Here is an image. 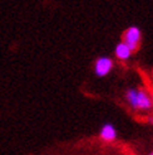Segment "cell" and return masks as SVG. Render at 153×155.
Returning <instances> with one entry per match:
<instances>
[{
  "instance_id": "5",
  "label": "cell",
  "mask_w": 153,
  "mask_h": 155,
  "mask_svg": "<svg viewBox=\"0 0 153 155\" xmlns=\"http://www.w3.org/2000/svg\"><path fill=\"white\" fill-rule=\"evenodd\" d=\"M131 54H132L131 48H129L124 42L117 44V47H116V56L119 59H128L129 57H131Z\"/></svg>"
},
{
  "instance_id": "8",
  "label": "cell",
  "mask_w": 153,
  "mask_h": 155,
  "mask_svg": "<svg viewBox=\"0 0 153 155\" xmlns=\"http://www.w3.org/2000/svg\"><path fill=\"white\" fill-rule=\"evenodd\" d=\"M152 155H153V153H152Z\"/></svg>"
},
{
  "instance_id": "2",
  "label": "cell",
  "mask_w": 153,
  "mask_h": 155,
  "mask_svg": "<svg viewBox=\"0 0 153 155\" xmlns=\"http://www.w3.org/2000/svg\"><path fill=\"white\" fill-rule=\"evenodd\" d=\"M112 68H113V61L108 57H102L97 59L94 64V72L99 77H104L112 71Z\"/></svg>"
},
{
  "instance_id": "1",
  "label": "cell",
  "mask_w": 153,
  "mask_h": 155,
  "mask_svg": "<svg viewBox=\"0 0 153 155\" xmlns=\"http://www.w3.org/2000/svg\"><path fill=\"white\" fill-rule=\"evenodd\" d=\"M139 41H141V30L137 27L128 28L123 34V42L131 48L132 52L138 48Z\"/></svg>"
},
{
  "instance_id": "4",
  "label": "cell",
  "mask_w": 153,
  "mask_h": 155,
  "mask_svg": "<svg viewBox=\"0 0 153 155\" xmlns=\"http://www.w3.org/2000/svg\"><path fill=\"white\" fill-rule=\"evenodd\" d=\"M117 136V133H116V129H114L113 125L111 124H105V125L102 127V131H101V137L105 141H112L114 140Z\"/></svg>"
},
{
  "instance_id": "7",
  "label": "cell",
  "mask_w": 153,
  "mask_h": 155,
  "mask_svg": "<svg viewBox=\"0 0 153 155\" xmlns=\"http://www.w3.org/2000/svg\"><path fill=\"white\" fill-rule=\"evenodd\" d=\"M151 100H152V104H153V95H152V98Z\"/></svg>"
},
{
  "instance_id": "6",
  "label": "cell",
  "mask_w": 153,
  "mask_h": 155,
  "mask_svg": "<svg viewBox=\"0 0 153 155\" xmlns=\"http://www.w3.org/2000/svg\"><path fill=\"white\" fill-rule=\"evenodd\" d=\"M136 97H137V91L136 90H129L127 92V100L133 107H134V104H136Z\"/></svg>"
},
{
  "instance_id": "3",
  "label": "cell",
  "mask_w": 153,
  "mask_h": 155,
  "mask_svg": "<svg viewBox=\"0 0 153 155\" xmlns=\"http://www.w3.org/2000/svg\"><path fill=\"white\" fill-rule=\"evenodd\" d=\"M152 105V100L144 91H137V97H136V108H149Z\"/></svg>"
}]
</instances>
